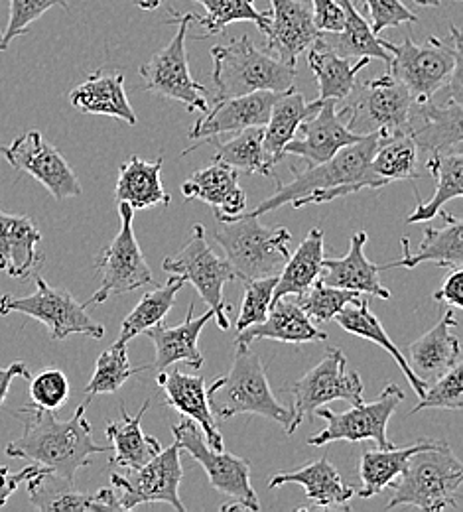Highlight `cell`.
Masks as SVG:
<instances>
[{"label":"cell","mask_w":463,"mask_h":512,"mask_svg":"<svg viewBox=\"0 0 463 512\" xmlns=\"http://www.w3.org/2000/svg\"><path fill=\"white\" fill-rule=\"evenodd\" d=\"M142 371H148V367L146 365H142V367L131 365L127 343L115 341L97 359L93 377L85 386L87 398L93 400V396H97V394H115L133 375L142 373Z\"/></svg>","instance_id":"46"},{"label":"cell","mask_w":463,"mask_h":512,"mask_svg":"<svg viewBox=\"0 0 463 512\" xmlns=\"http://www.w3.org/2000/svg\"><path fill=\"white\" fill-rule=\"evenodd\" d=\"M2 158L18 172L32 176L56 199L77 197L83 188L56 146L44 140L40 130H28L0 148Z\"/></svg>","instance_id":"17"},{"label":"cell","mask_w":463,"mask_h":512,"mask_svg":"<svg viewBox=\"0 0 463 512\" xmlns=\"http://www.w3.org/2000/svg\"><path fill=\"white\" fill-rule=\"evenodd\" d=\"M367 241H369L367 233L357 231L351 237L347 255L341 258H324L320 280L341 290H353L359 294H369L381 300H389L391 292L379 280L381 266L371 262L365 256Z\"/></svg>","instance_id":"27"},{"label":"cell","mask_w":463,"mask_h":512,"mask_svg":"<svg viewBox=\"0 0 463 512\" xmlns=\"http://www.w3.org/2000/svg\"><path fill=\"white\" fill-rule=\"evenodd\" d=\"M164 158L146 162L138 156H131L119 168V180L115 197L119 203H129L134 211L150 207H168L172 195L162 186Z\"/></svg>","instance_id":"33"},{"label":"cell","mask_w":463,"mask_h":512,"mask_svg":"<svg viewBox=\"0 0 463 512\" xmlns=\"http://www.w3.org/2000/svg\"><path fill=\"white\" fill-rule=\"evenodd\" d=\"M276 278L278 276H268V278L245 282V296L241 300V310L235 321L237 333L266 320L268 310L272 306V292L276 286Z\"/></svg>","instance_id":"50"},{"label":"cell","mask_w":463,"mask_h":512,"mask_svg":"<svg viewBox=\"0 0 463 512\" xmlns=\"http://www.w3.org/2000/svg\"><path fill=\"white\" fill-rule=\"evenodd\" d=\"M34 282L36 292L30 296H2L0 316L24 314L34 318L48 327L50 337L56 341H64L69 335H87L93 339L105 337L103 323L93 320L87 306L77 302L69 290L50 286L42 276H36Z\"/></svg>","instance_id":"11"},{"label":"cell","mask_w":463,"mask_h":512,"mask_svg":"<svg viewBox=\"0 0 463 512\" xmlns=\"http://www.w3.org/2000/svg\"><path fill=\"white\" fill-rule=\"evenodd\" d=\"M434 300L438 304H446L452 308H463V270L462 268H454L450 270V274L444 278L442 286L438 288V292H434Z\"/></svg>","instance_id":"55"},{"label":"cell","mask_w":463,"mask_h":512,"mask_svg":"<svg viewBox=\"0 0 463 512\" xmlns=\"http://www.w3.org/2000/svg\"><path fill=\"white\" fill-rule=\"evenodd\" d=\"M215 241L243 282L278 276L290 256L292 233L286 227H268L259 217L219 221Z\"/></svg>","instance_id":"7"},{"label":"cell","mask_w":463,"mask_h":512,"mask_svg":"<svg viewBox=\"0 0 463 512\" xmlns=\"http://www.w3.org/2000/svg\"><path fill=\"white\" fill-rule=\"evenodd\" d=\"M379 144V132L365 134L361 140L343 146L333 158L306 166L304 170L292 168L294 180L290 184H282L276 176V192L265 201H261L255 209L243 211L233 217H261L270 211H276L284 205H292L294 209H302L306 205H322L330 203L337 197H347L361 190H381L383 182L373 174L371 160ZM231 221V219H229Z\"/></svg>","instance_id":"1"},{"label":"cell","mask_w":463,"mask_h":512,"mask_svg":"<svg viewBox=\"0 0 463 512\" xmlns=\"http://www.w3.org/2000/svg\"><path fill=\"white\" fill-rule=\"evenodd\" d=\"M412 103L410 91L391 73H385L361 87L357 85L339 111L349 130L365 136L406 127Z\"/></svg>","instance_id":"13"},{"label":"cell","mask_w":463,"mask_h":512,"mask_svg":"<svg viewBox=\"0 0 463 512\" xmlns=\"http://www.w3.org/2000/svg\"><path fill=\"white\" fill-rule=\"evenodd\" d=\"M215 101L239 97L255 91L286 93L294 89L296 67H290L253 44L249 34L231 38L227 44L211 48Z\"/></svg>","instance_id":"4"},{"label":"cell","mask_w":463,"mask_h":512,"mask_svg":"<svg viewBox=\"0 0 463 512\" xmlns=\"http://www.w3.org/2000/svg\"><path fill=\"white\" fill-rule=\"evenodd\" d=\"M42 471H46V469L40 467V465H36V463L24 467V469L18 471V473H10L8 467H0V507H4V505L8 503V499L16 493V489H18L22 483H26L28 479H32L34 475H38V473H42Z\"/></svg>","instance_id":"54"},{"label":"cell","mask_w":463,"mask_h":512,"mask_svg":"<svg viewBox=\"0 0 463 512\" xmlns=\"http://www.w3.org/2000/svg\"><path fill=\"white\" fill-rule=\"evenodd\" d=\"M32 404L44 410H58L69 398V379L58 367L42 369L36 377H30Z\"/></svg>","instance_id":"51"},{"label":"cell","mask_w":463,"mask_h":512,"mask_svg":"<svg viewBox=\"0 0 463 512\" xmlns=\"http://www.w3.org/2000/svg\"><path fill=\"white\" fill-rule=\"evenodd\" d=\"M158 386L164 390L166 394V404L170 408H174L178 414H182L184 418L194 420L199 426V430L203 432L205 442L213 449H225L223 446V436L215 424V416L209 408V400H207V386L203 377L199 375H188L182 371H160Z\"/></svg>","instance_id":"25"},{"label":"cell","mask_w":463,"mask_h":512,"mask_svg":"<svg viewBox=\"0 0 463 512\" xmlns=\"http://www.w3.org/2000/svg\"><path fill=\"white\" fill-rule=\"evenodd\" d=\"M361 138V134H355L345 125L337 101L322 99L320 109L300 125L296 136L284 146V156L292 154L306 160L308 166H316L333 158L343 146Z\"/></svg>","instance_id":"20"},{"label":"cell","mask_w":463,"mask_h":512,"mask_svg":"<svg viewBox=\"0 0 463 512\" xmlns=\"http://www.w3.org/2000/svg\"><path fill=\"white\" fill-rule=\"evenodd\" d=\"M371 18V30L379 36L387 28L418 22L416 14L402 0H361Z\"/></svg>","instance_id":"52"},{"label":"cell","mask_w":463,"mask_h":512,"mask_svg":"<svg viewBox=\"0 0 463 512\" xmlns=\"http://www.w3.org/2000/svg\"><path fill=\"white\" fill-rule=\"evenodd\" d=\"M414 4H418V6H424V8H436V6H440V0H412Z\"/></svg>","instance_id":"58"},{"label":"cell","mask_w":463,"mask_h":512,"mask_svg":"<svg viewBox=\"0 0 463 512\" xmlns=\"http://www.w3.org/2000/svg\"><path fill=\"white\" fill-rule=\"evenodd\" d=\"M186 280L182 276L172 274L164 286L154 288L152 292H146L142 300L136 304L133 312L121 323V335L117 341H123L129 345V341L136 335L144 333L146 329L162 323L170 310L176 304V296L184 288Z\"/></svg>","instance_id":"43"},{"label":"cell","mask_w":463,"mask_h":512,"mask_svg":"<svg viewBox=\"0 0 463 512\" xmlns=\"http://www.w3.org/2000/svg\"><path fill=\"white\" fill-rule=\"evenodd\" d=\"M284 392L292 394V424L288 436H292L300 424L314 418L316 408L345 400L351 406H357L363 400V381L357 371L347 369V357L339 347H330L326 357L310 369L300 381L284 386Z\"/></svg>","instance_id":"12"},{"label":"cell","mask_w":463,"mask_h":512,"mask_svg":"<svg viewBox=\"0 0 463 512\" xmlns=\"http://www.w3.org/2000/svg\"><path fill=\"white\" fill-rule=\"evenodd\" d=\"M121 229L113 243L99 255L95 268L101 274V288L91 296L85 306L105 304L111 296L134 292L150 284L152 270L142 255V249L134 235V209L129 203H119Z\"/></svg>","instance_id":"15"},{"label":"cell","mask_w":463,"mask_h":512,"mask_svg":"<svg viewBox=\"0 0 463 512\" xmlns=\"http://www.w3.org/2000/svg\"><path fill=\"white\" fill-rule=\"evenodd\" d=\"M67 4L69 0H10L6 28L0 30V52H6L16 38L28 34V28L48 10L54 6L67 8Z\"/></svg>","instance_id":"48"},{"label":"cell","mask_w":463,"mask_h":512,"mask_svg":"<svg viewBox=\"0 0 463 512\" xmlns=\"http://www.w3.org/2000/svg\"><path fill=\"white\" fill-rule=\"evenodd\" d=\"M320 105L322 99L306 103L304 95L296 89L276 97L270 109V117L263 127V148L274 166L284 158V146L296 136L300 125L320 109Z\"/></svg>","instance_id":"34"},{"label":"cell","mask_w":463,"mask_h":512,"mask_svg":"<svg viewBox=\"0 0 463 512\" xmlns=\"http://www.w3.org/2000/svg\"><path fill=\"white\" fill-rule=\"evenodd\" d=\"M205 8V14L192 16V22H198L205 30L196 40H207L215 34H221L229 24L235 22H253L261 30L268 20V12H261L255 6V0H192Z\"/></svg>","instance_id":"45"},{"label":"cell","mask_w":463,"mask_h":512,"mask_svg":"<svg viewBox=\"0 0 463 512\" xmlns=\"http://www.w3.org/2000/svg\"><path fill=\"white\" fill-rule=\"evenodd\" d=\"M420 158V148L408 128L379 132V144L371 160V170L383 182V186L400 180H416L424 176L420 170L424 166Z\"/></svg>","instance_id":"37"},{"label":"cell","mask_w":463,"mask_h":512,"mask_svg":"<svg viewBox=\"0 0 463 512\" xmlns=\"http://www.w3.org/2000/svg\"><path fill=\"white\" fill-rule=\"evenodd\" d=\"M432 440H420L408 448L365 449L359 463L361 489L355 491L361 499H373L404 471L410 455L428 448Z\"/></svg>","instance_id":"41"},{"label":"cell","mask_w":463,"mask_h":512,"mask_svg":"<svg viewBox=\"0 0 463 512\" xmlns=\"http://www.w3.org/2000/svg\"><path fill=\"white\" fill-rule=\"evenodd\" d=\"M30 377H32V373H30L28 365L22 363V361L12 363L10 367H0V406L4 404L6 394H8V390H10V383H12L14 379H26V381H30Z\"/></svg>","instance_id":"56"},{"label":"cell","mask_w":463,"mask_h":512,"mask_svg":"<svg viewBox=\"0 0 463 512\" xmlns=\"http://www.w3.org/2000/svg\"><path fill=\"white\" fill-rule=\"evenodd\" d=\"M359 298H361L359 292L335 288L318 278L306 294L296 296V302L302 308V312L314 323H326L333 320L347 304H353Z\"/></svg>","instance_id":"47"},{"label":"cell","mask_w":463,"mask_h":512,"mask_svg":"<svg viewBox=\"0 0 463 512\" xmlns=\"http://www.w3.org/2000/svg\"><path fill=\"white\" fill-rule=\"evenodd\" d=\"M89 402L85 398L69 420H60L54 410L34 404L20 408L16 416L22 420L24 432L6 444L4 453L36 463L73 485L77 471L91 463V455L111 449V446H99L91 436V424L87 422Z\"/></svg>","instance_id":"2"},{"label":"cell","mask_w":463,"mask_h":512,"mask_svg":"<svg viewBox=\"0 0 463 512\" xmlns=\"http://www.w3.org/2000/svg\"><path fill=\"white\" fill-rule=\"evenodd\" d=\"M428 174L436 180V192L430 201L418 203L412 215L406 219L408 225L432 221L438 211L450 199H458L463 195V152H450V154H436L424 162Z\"/></svg>","instance_id":"42"},{"label":"cell","mask_w":463,"mask_h":512,"mask_svg":"<svg viewBox=\"0 0 463 512\" xmlns=\"http://www.w3.org/2000/svg\"><path fill=\"white\" fill-rule=\"evenodd\" d=\"M174 442L188 451L205 469L209 483L221 495L231 499L221 511H259L261 503L251 485V463L225 449H213L203 438L198 424L190 418L172 426Z\"/></svg>","instance_id":"9"},{"label":"cell","mask_w":463,"mask_h":512,"mask_svg":"<svg viewBox=\"0 0 463 512\" xmlns=\"http://www.w3.org/2000/svg\"><path fill=\"white\" fill-rule=\"evenodd\" d=\"M136 4H138V8H142V10H156V8H160V4H162V0H134Z\"/></svg>","instance_id":"57"},{"label":"cell","mask_w":463,"mask_h":512,"mask_svg":"<svg viewBox=\"0 0 463 512\" xmlns=\"http://www.w3.org/2000/svg\"><path fill=\"white\" fill-rule=\"evenodd\" d=\"M314 24L320 32L333 34L343 30V10L337 0H312Z\"/></svg>","instance_id":"53"},{"label":"cell","mask_w":463,"mask_h":512,"mask_svg":"<svg viewBox=\"0 0 463 512\" xmlns=\"http://www.w3.org/2000/svg\"><path fill=\"white\" fill-rule=\"evenodd\" d=\"M268 20L261 32L266 38V52L296 67L298 58L320 38L312 10L300 0H270Z\"/></svg>","instance_id":"18"},{"label":"cell","mask_w":463,"mask_h":512,"mask_svg":"<svg viewBox=\"0 0 463 512\" xmlns=\"http://www.w3.org/2000/svg\"><path fill=\"white\" fill-rule=\"evenodd\" d=\"M462 461L446 442H436L408 457L404 471L391 483L393 499L387 511L416 507L424 512L460 511Z\"/></svg>","instance_id":"3"},{"label":"cell","mask_w":463,"mask_h":512,"mask_svg":"<svg viewBox=\"0 0 463 512\" xmlns=\"http://www.w3.org/2000/svg\"><path fill=\"white\" fill-rule=\"evenodd\" d=\"M69 105L85 115H101L117 121H125L134 127L138 123L136 113L125 93V75H107L101 69L91 73L69 93Z\"/></svg>","instance_id":"30"},{"label":"cell","mask_w":463,"mask_h":512,"mask_svg":"<svg viewBox=\"0 0 463 512\" xmlns=\"http://www.w3.org/2000/svg\"><path fill=\"white\" fill-rule=\"evenodd\" d=\"M308 65L318 81V99H333V101H345L353 89L357 87V75L369 65V58H359L353 62V58H343L335 54L330 46L318 38L308 50Z\"/></svg>","instance_id":"36"},{"label":"cell","mask_w":463,"mask_h":512,"mask_svg":"<svg viewBox=\"0 0 463 512\" xmlns=\"http://www.w3.org/2000/svg\"><path fill=\"white\" fill-rule=\"evenodd\" d=\"M150 406V398L142 402L136 416H131L125 406H121V420H115L107 424L105 436L111 442V449L115 455L109 459V465L125 467V469H138L144 463H148L154 455L162 451V444L154 438L142 432L140 422Z\"/></svg>","instance_id":"35"},{"label":"cell","mask_w":463,"mask_h":512,"mask_svg":"<svg viewBox=\"0 0 463 512\" xmlns=\"http://www.w3.org/2000/svg\"><path fill=\"white\" fill-rule=\"evenodd\" d=\"M343 10V30L320 34L331 50L343 58H369L389 65L391 54L385 50L381 38L371 30L369 20L355 8L353 0H337Z\"/></svg>","instance_id":"38"},{"label":"cell","mask_w":463,"mask_h":512,"mask_svg":"<svg viewBox=\"0 0 463 512\" xmlns=\"http://www.w3.org/2000/svg\"><path fill=\"white\" fill-rule=\"evenodd\" d=\"M186 201H203L213 207L217 221H229L247 211V193L239 186V172L223 162L194 172L182 186Z\"/></svg>","instance_id":"24"},{"label":"cell","mask_w":463,"mask_h":512,"mask_svg":"<svg viewBox=\"0 0 463 512\" xmlns=\"http://www.w3.org/2000/svg\"><path fill=\"white\" fill-rule=\"evenodd\" d=\"M463 406V363L452 367L448 373H444L440 379H436L432 386H426L424 396L420 402L410 410V414H416L420 410L428 408H440V410H462Z\"/></svg>","instance_id":"49"},{"label":"cell","mask_w":463,"mask_h":512,"mask_svg":"<svg viewBox=\"0 0 463 512\" xmlns=\"http://www.w3.org/2000/svg\"><path fill=\"white\" fill-rule=\"evenodd\" d=\"M458 320L452 310H446L440 321L408 347L410 369L422 383L432 384L462 363L460 337L452 333Z\"/></svg>","instance_id":"22"},{"label":"cell","mask_w":463,"mask_h":512,"mask_svg":"<svg viewBox=\"0 0 463 512\" xmlns=\"http://www.w3.org/2000/svg\"><path fill=\"white\" fill-rule=\"evenodd\" d=\"M280 93L255 91L239 97H229L215 101V107H209L203 119H199L190 130V138H211L217 134H237L245 128L265 127L272 103Z\"/></svg>","instance_id":"21"},{"label":"cell","mask_w":463,"mask_h":512,"mask_svg":"<svg viewBox=\"0 0 463 512\" xmlns=\"http://www.w3.org/2000/svg\"><path fill=\"white\" fill-rule=\"evenodd\" d=\"M184 471L180 461V446L174 442L170 448H162L148 463L131 469L129 475L113 473L111 483L121 491V509L133 511L146 503H166L178 512H186L180 499V483Z\"/></svg>","instance_id":"16"},{"label":"cell","mask_w":463,"mask_h":512,"mask_svg":"<svg viewBox=\"0 0 463 512\" xmlns=\"http://www.w3.org/2000/svg\"><path fill=\"white\" fill-rule=\"evenodd\" d=\"M333 320L337 321V325H339L341 329H345L347 333L357 335V337H363V339H367V341H371V343H377L381 349H385V351L397 361L402 375L406 377V381L410 383L412 390L416 392V396H418V398L424 396L428 384L422 383V381L414 375V371H412L410 365H408V359L402 355V351L395 345V341L389 337V333L385 331L383 323L371 312L369 302H367L365 298H359L357 302L347 304Z\"/></svg>","instance_id":"40"},{"label":"cell","mask_w":463,"mask_h":512,"mask_svg":"<svg viewBox=\"0 0 463 512\" xmlns=\"http://www.w3.org/2000/svg\"><path fill=\"white\" fill-rule=\"evenodd\" d=\"M404 400V392L397 384H387L377 400L351 406L347 412H331L328 408H316L314 416L324 418L328 428L308 440V446L322 448L331 442H365L373 440L383 449L395 448L387 436V426L398 404Z\"/></svg>","instance_id":"14"},{"label":"cell","mask_w":463,"mask_h":512,"mask_svg":"<svg viewBox=\"0 0 463 512\" xmlns=\"http://www.w3.org/2000/svg\"><path fill=\"white\" fill-rule=\"evenodd\" d=\"M438 215L444 221V227L424 229V239L420 243L418 253L410 251V241L404 237L400 241L402 256L393 264L381 266V272L393 268H416L424 262H432L444 266L448 270L462 268L463 266V223L462 219L454 217L452 213L440 209Z\"/></svg>","instance_id":"28"},{"label":"cell","mask_w":463,"mask_h":512,"mask_svg":"<svg viewBox=\"0 0 463 512\" xmlns=\"http://www.w3.org/2000/svg\"><path fill=\"white\" fill-rule=\"evenodd\" d=\"M162 268L168 274L182 276L190 282L207 308L213 312V320L217 321L219 329L227 331L229 323V304L223 300V288L229 282L237 280L235 270L227 262V258L217 255L207 243L203 225L192 227V237L176 255L164 258Z\"/></svg>","instance_id":"10"},{"label":"cell","mask_w":463,"mask_h":512,"mask_svg":"<svg viewBox=\"0 0 463 512\" xmlns=\"http://www.w3.org/2000/svg\"><path fill=\"white\" fill-rule=\"evenodd\" d=\"M42 233L26 215L0 209V270L10 278H28L44 256L38 253Z\"/></svg>","instance_id":"32"},{"label":"cell","mask_w":463,"mask_h":512,"mask_svg":"<svg viewBox=\"0 0 463 512\" xmlns=\"http://www.w3.org/2000/svg\"><path fill=\"white\" fill-rule=\"evenodd\" d=\"M30 503L42 512H123L119 497L111 489L97 493L75 491L71 483L48 469L26 481Z\"/></svg>","instance_id":"23"},{"label":"cell","mask_w":463,"mask_h":512,"mask_svg":"<svg viewBox=\"0 0 463 512\" xmlns=\"http://www.w3.org/2000/svg\"><path fill=\"white\" fill-rule=\"evenodd\" d=\"M286 483H296L306 489V499L312 501V507L302 509H331V507H343L347 509V503L353 499L355 489L345 485L337 469L331 465L328 457H320L312 463L302 465L296 471H284L268 481V489H278Z\"/></svg>","instance_id":"31"},{"label":"cell","mask_w":463,"mask_h":512,"mask_svg":"<svg viewBox=\"0 0 463 512\" xmlns=\"http://www.w3.org/2000/svg\"><path fill=\"white\" fill-rule=\"evenodd\" d=\"M170 14L172 18L166 24H176L178 32L166 48L158 50L146 64L140 65L144 89L148 93L178 101L186 105V109L192 113H207L211 107L209 91L192 77L186 52L188 28L192 24L194 14H178L174 10H170Z\"/></svg>","instance_id":"8"},{"label":"cell","mask_w":463,"mask_h":512,"mask_svg":"<svg viewBox=\"0 0 463 512\" xmlns=\"http://www.w3.org/2000/svg\"><path fill=\"white\" fill-rule=\"evenodd\" d=\"M215 162H223L239 174H259L276 178L274 164L268 160L263 148V128H245L235 138L217 144Z\"/></svg>","instance_id":"44"},{"label":"cell","mask_w":463,"mask_h":512,"mask_svg":"<svg viewBox=\"0 0 463 512\" xmlns=\"http://www.w3.org/2000/svg\"><path fill=\"white\" fill-rule=\"evenodd\" d=\"M463 101L450 99L446 103L414 101L406 128L414 136L424 162L436 154L462 152Z\"/></svg>","instance_id":"19"},{"label":"cell","mask_w":463,"mask_h":512,"mask_svg":"<svg viewBox=\"0 0 463 512\" xmlns=\"http://www.w3.org/2000/svg\"><path fill=\"white\" fill-rule=\"evenodd\" d=\"M207 400L213 416L219 420L257 414L278 422L286 434L292 424V408L276 400L263 361L251 345H237L229 373L207 388Z\"/></svg>","instance_id":"5"},{"label":"cell","mask_w":463,"mask_h":512,"mask_svg":"<svg viewBox=\"0 0 463 512\" xmlns=\"http://www.w3.org/2000/svg\"><path fill=\"white\" fill-rule=\"evenodd\" d=\"M257 339L306 345V343H320L328 339V333L316 327V323L302 312L296 300H290V296H284L272 302L263 323H257L239 331L235 337V345H251Z\"/></svg>","instance_id":"26"},{"label":"cell","mask_w":463,"mask_h":512,"mask_svg":"<svg viewBox=\"0 0 463 512\" xmlns=\"http://www.w3.org/2000/svg\"><path fill=\"white\" fill-rule=\"evenodd\" d=\"M452 44L430 36L424 44H414L406 38L402 44L383 40L385 50L391 54L389 73L398 79L412 95L414 101L434 99L456 77H462V34L458 26H450Z\"/></svg>","instance_id":"6"},{"label":"cell","mask_w":463,"mask_h":512,"mask_svg":"<svg viewBox=\"0 0 463 512\" xmlns=\"http://www.w3.org/2000/svg\"><path fill=\"white\" fill-rule=\"evenodd\" d=\"M194 310H196V306L190 304L186 320L178 327H166V325L158 323L144 331L156 347L154 369L158 373L168 371V367H172L176 363H186L194 371H199L203 367L205 359H203V353L199 351V335H201V329L205 327V323L213 320V312L207 310L203 316L194 318Z\"/></svg>","instance_id":"29"},{"label":"cell","mask_w":463,"mask_h":512,"mask_svg":"<svg viewBox=\"0 0 463 512\" xmlns=\"http://www.w3.org/2000/svg\"><path fill=\"white\" fill-rule=\"evenodd\" d=\"M324 258V231L314 227L300 243L296 253L288 256L286 264L282 266L272 292V302L284 296L306 294L310 286L320 278Z\"/></svg>","instance_id":"39"}]
</instances>
